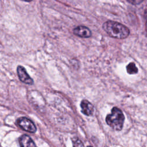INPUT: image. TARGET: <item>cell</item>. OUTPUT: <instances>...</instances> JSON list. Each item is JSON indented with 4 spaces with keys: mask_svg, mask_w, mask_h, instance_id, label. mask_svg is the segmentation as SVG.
I'll use <instances>...</instances> for the list:
<instances>
[{
    "mask_svg": "<svg viewBox=\"0 0 147 147\" xmlns=\"http://www.w3.org/2000/svg\"><path fill=\"white\" fill-rule=\"evenodd\" d=\"M102 28L109 36L118 39L125 38L130 33L129 29L126 26L118 22L111 20L104 22Z\"/></svg>",
    "mask_w": 147,
    "mask_h": 147,
    "instance_id": "1",
    "label": "cell"
},
{
    "mask_svg": "<svg viewBox=\"0 0 147 147\" xmlns=\"http://www.w3.org/2000/svg\"><path fill=\"white\" fill-rule=\"evenodd\" d=\"M105 120L110 127L115 130L120 131L123 127L125 117L121 109L114 107L111 110V113L106 116Z\"/></svg>",
    "mask_w": 147,
    "mask_h": 147,
    "instance_id": "2",
    "label": "cell"
},
{
    "mask_svg": "<svg viewBox=\"0 0 147 147\" xmlns=\"http://www.w3.org/2000/svg\"><path fill=\"white\" fill-rule=\"evenodd\" d=\"M18 126L22 130L29 133H33L36 131V127L34 123L29 118L22 117L17 119L16 121Z\"/></svg>",
    "mask_w": 147,
    "mask_h": 147,
    "instance_id": "3",
    "label": "cell"
},
{
    "mask_svg": "<svg viewBox=\"0 0 147 147\" xmlns=\"http://www.w3.org/2000/svg\"><path fill=\"white\" fill-rule=\"evenodd\" d=\"M17 71L18 78L22 82L29 85H32L33 84L34 82L33 79L30 77L24 67L18 65L17 68Z\"/></svg>",
    "mask_w": 147,
    "mask_h": 147,
    "instance_id": "4",
    "label": "cell"
},
{
    "mask_svg": "<svg viewBox=\"0 0 147 147\" xmlns=\"http://www.w3.org/2000/svg\"><path fill=\"white\" fill-rule=\"evenodd\" d=\"M73 33L80 37L89 38L91 36L92 33L90 29L85 26H78L73 29Z\"/></svg>",
    "mask_w": 147,
    "mask_h": 147,
    "instance_id": "5",
    "label": "cell"
},
{
    "mask_svg": "<svg viewBox=\"0 0 147 147\" xmlns=\"http://www.w3.org/2000/svg\"><path fill=\"white\" fill-rule=\"evenodd\" d=\"M80 107L83 114L87 116H91L92 115L94 110V106L88 100L86 99L82 100L80 103Z\"/></svg>",
    "mask_w": 147,
    "mask_h": 147,
    "instance_id": "6",
    "label": "cell"
},
{
    "mask_svg": "<svg viewBox=\"0 0 147 147\" xmlns=\"http://www.w3.org/2000/svg\"><path fill=\"white\" fill-rule=\"evenodd\" d=\"M21 147H37L33 140L28 135L23 134L19 138Z\"/></svg>",
    "mask_w": 147,
    "mask_h": 147,
    "instance_id": "7",
    "label": "cell"
},
{
    "mask_svg": "<svg viewBox=\"0 0 147 147\" xmlns=\"http://www.w3.org/2000/svg\"><path fill=\"white\" fill-rule=\"evenodd\" d=\"M126 70L129 74H135L138 72V68L134 63H130L126 66Z\"/></svg>",
    "mask_w": 147,
    "mask_h": 147,
    "instance_id": "8",
    "label": "cell"
},
{
    "mask_svg": "<svg viewBox=\"0 0 147 147\" xmlns=\"http://www.w3.org/2000/svg\"><path fill=\"white\" fill-rule=\"evenodd\" d=\"M73 144L74 147H83V144L79 139H76L73 141Z\"/></svg>",
    "mask_w": 147,
    "mask_h": 147,
    "instance_id": "9",
    "label": "cell"
},
{
    "mask_svg": "<svg viewBox=\"0 0 147 147\" xmlns=\"http://www.w3.org/2000/svg\"><path fill=\"white\" fill-rule=\"evenodd\" d=\"M126 1L132 5H138V4H140L144 0H126Z\"/></svg>",
    "mask_w": 147,
    "mask_h": 147,
    "instance_id": "10",
    "label": "cell"
},
{
    "mask_svg": "<svg viewBox=\"0 0 147 147\" xmlns=\"http://www.w3.org/2000/svg\"><path fill=\"white\" fill-rule=\"evenodd\" d=\"M145 30H146V34H147V22L146 23V25H145Z\"/></svg>",
    "mask_w": 147,
    "mask_h": 147,
    "instance_id": "11",
    "label": "cell"
},
{
    "mask_svg": "<svg viewBox=\"0 0 147 147\" xmlns=\"http://www.w3.org/2000/svg\"><path fill=\"white\" fill-rule=\"evenodd\" d=\"M21 1H25V2H30V1H32V0H21Z\"/></svg>",
    "mask_w": 147,
    "mask_h": 147,
    "instance_id": "12",
    "label": "cell"
},
{
    "mask_svg": "<svg viewBox=\"0 0 147 147\" xmlns=\"http://www.w3.org/2000/svg\"><path fill=\"white\" fill-rule=\"evenodd\" d=\"M87 147H92V146H87Z\"/></svg>",
    "mask_w": 147,
    "mask_h": 147,
    "instance_id": "13",
    "label": "cell"
}]
</instances>
